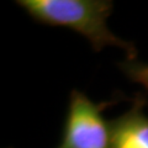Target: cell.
<instances>
[{
	"label": "cell",
	"instance_id": "3",
	"mask_svg": "<svg viewBox=\"0 0 148 148\" xmlns=\"http://www.w3.org/2000/svg\"><path fill=\"white\" fill-rule=\"evenodd\" d=\"M111 148H148V117L128 112L110 126Z\"/></svg>",
	"mask_w": 148,
	"mask_h": 148
},
{
	"label": "cell",
	"instance_id": "2",
	"mask_svg": "<svg viewBox=\"0 0 148 148\" xmlns=\"http://www.w3.org/2000/svg\"><path fill=\"white\" fill-rule=\"evenodd\" d=\"M57 148H111L110 126L98 105L83 92H72L63 138Z\"/></svg>",
	"mask_w": 148,
	"mask_h": 148
},
{
	"label": "cell",
	"instance_id": "1",
	"mask_svg": "<svg viewBox=\"0 0 148 148\" xmlns=\"http://www.w3.org/2000/svg\"><path fill=\"white\" fill-rule=\"evenodd\" d=\"M27 14L51 26L67 27L84 36L96 49L119 47L132 56L133 47L114 35L108 18L112 3L106 0H18Z\"/></svg>",
	"mask_w": 148,
	"mask_h": 148
},
{
	"label": "cell",
	"instance_id": "4",
	"mask_svg": "<svg viewBox=\"0 0 148 148\" xmlns=\"http://www.w3.org/2000/svg\"><path fill=\"white\" fill-rule=\"evenodd\" d=\"M127 73L135 82L148 88V64H131L127 68Z\"/></svg>",
	"mask_w": 148,
	"mask_h": 148
}]
</instances>
